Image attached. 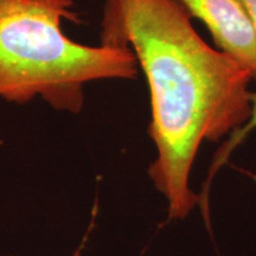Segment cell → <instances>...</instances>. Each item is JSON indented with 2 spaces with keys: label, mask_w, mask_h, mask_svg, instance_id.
Masks as SVG:
<instances>
[{
  "label": "cell",
  "mask_w": 256,
  "mask_h": 256,
  "mask_svg": "<svg viewBox=\"0 0 256 256\" xmlns=\"http://www.w3.org/2000/svg\"><path fill=\"white\" fill-rule=\"evenodd\" d=\"M74 256H81V255H80V252H76L75 254H74Z\"/></svg>",
  "instance_id": "6"
},
{
  "label": "cell",
  "mask_w": 256,
  "mask_h": 256,
  "mask_svg": "<svg viewBox=\"0 0 256 256\" xmlns=\"http://www.w3.org/2000/svg\"><path fill=\"white\" fill-rule=\"evenodd\" d=\"M242 2L247 8L249 16H250L252 26H254L256 34V0H242Z\"/></svg>",
  "instance_id": "5"
},
{
  "label": "cell",
  "mask_w": 256,
  "mask_h": 256,
  "mask_svg": "<svg viewBox=\"0 0 256 256\" xmlns=\"http://www.w3.org/2000/svg\"><path fill=\"white\" fill-rule=\"evenodd\" d=\"M100 42L130 49L145 75L156 148L148 174L170 218H185L200 200L188 180L200 145L249 119L252 72L210 46L176 0H104Z\"/></svg>",
  "instance_id": "1"
},
{
  "label": "cell",
  "mask_w": 256,
  "mask_h": 256,
  "mask_svg": "<svg viewBox=\"0 0 256 256\" xmlns=\"http://www.w3.org/2000/svg\"><path fill=\"white\" fill-rule=\"evenodd\" d=\"M63 22L83 23L75 0H0V101L40 98L54 110L78 114L86 84L136 78L130 49L78 43Z\"/></svg>",
  "instance_id": "2"
},
{
  "label": "cell",
  "mask_w": 256,
  "mask_h": 256,
  "mask_svg": "<svg viewBox=\"0 0 256 256\" xmlns=\"http://www.w3.org/2000/svg\"><path fill=\"white\" fill-rule=\"evenodd\" d=\"M249 98H250V115H249V119L243 126L230 134L229 139L217 151L215 158L212 160V165H211L210 168V176L206 182V188L209 186V183L211 182V179H212L214 174H216L217 170L228 160L234 150L249 136V133H252L256 128V92H250V96Z\"/></svg>",
  "instance_id": "4"
},
{
  "label": "cell",
  "mask_w": 256,
  "mask_h": 256,
  "mask_svg": "<svg viewBox=\"0 0 256 256\" xmlns=\"http://www.w3.org/2000/svg\"><path fill=\"white\" fill-rule=\"evenodd\" d=\"M206 25L217 49L247 68L256 80V34L242 0H176Z\"/></svg>",
  "instance_id": "3"
}]
</instances>
